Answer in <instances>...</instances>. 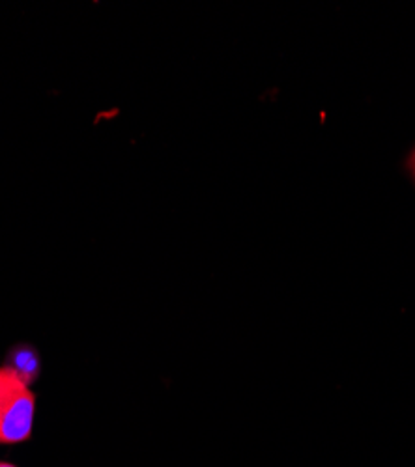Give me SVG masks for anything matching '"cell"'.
<instances>
[{"label":"cell","mask_w":415,"mask_h":467,"mask_svg":"<svg viewBox=\"0 0 415 467\" xmlns=\"http://www.w3.org/2000/svg\"><path fill=\"white\" fill-rule=\"evenodd\" d=\"M36 411V397L28 387L10 402L0 417V443H21L30 438Z\"/></svg>","instance_id":"obj_1"},{"label":"cell","mask_w":415,"mask_h":467,"mask_svg":"<svg viewBox=\"0 0 415 467\" xmlns=\"http://www.w3.org/2000/svg\"><path fill=\"white\" fill-rule=\"evenodd\" d=\"M25 387H28V383L19 370L12 367H0V417Z\"/></svg>","instance_id":"obj_2"},{"label":"cell","mask_w":415,"mask_h":467,"mask_svg":"<svg viewBox=\"0 0 415 467\" xmlns=\"http://www.w3.org/2000/svg\"><path fill=\"white\" fill-rule=\"evenodd\" d=\"M408 169H410V172H411V176H413V180H415V150L411 151L410 160H408Z\"/></svg>","instance_id":"obj_3"},{"label":"cell","mask_w":415,"mask_h":467,"mask_svg":"<svg viewBox=\"0 0 415 467\" xmlns=\"http://www.w3.org/2000/svg\"><path fill=\"white\" fill-rule=\"evenodd\" d=\"M0 467H16V465H12V463H6V462H0Z\"/></svg>","instance_id":"obj_4"}]
</instances>
